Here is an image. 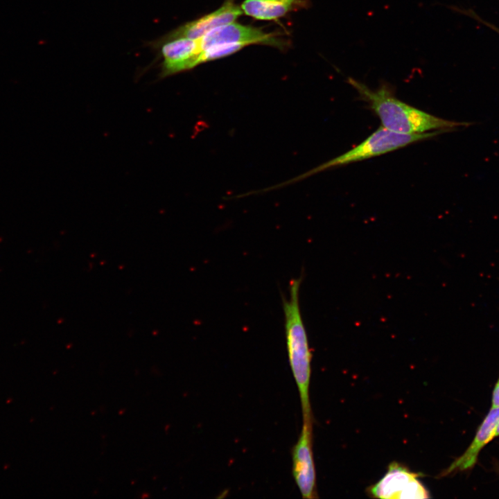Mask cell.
Masks as SVG:
<instances>
[{
	"mask_svg": "<svg viewBox=\"0 0 499 499\" xmlns=\"http://www.w3.org/2000/svg\"><path fill=\"white\" fill-rule=\"evenodd\" d=\"M247 46L242 43H225L211 46L202 51L198 59V64L229 55Z\"/></svg>",
	"mask_w": 499,
	"mask_h": 499,
	"instance_id": "cell-11",
	"label": "cell"
},
{
	"mask_svg": "<svg viewBox=\"0 0 499 499\" xmlns=\"http://www.w3.org/2000/svg\"><path fill=\"white\" fill-rule=\"evenodd\" d=\"M201 48L225 43H242L269 44L279 47L282 43L272 34L265 33L260 28L240 24L231 23L215 28L200 37Z\"/></svg>",
	"mask_w": 499,
	"mask_h": 499,
	"instance_id": "cell-7",
	"label": "cell"
},
{
	"mask_svg": "<svg viewBox=\"0 0 499 499\" xmlns=\"http://www.w3.org/2000/svg\"><path fill=\"white\" fill-rule=\"evenodd\" d=\"M499 421V408H491L480 426L474 439L466 450L456 459L441 475L445 476L456 471H462L473 467L477 462L481 449L493 439V434Z\"/></svg>",
	"mask_w": 499,
	"mask_h": 499,
	"instance_id": "cell-9",
	"label": "cell"
},
{
	"mask_svg": "<svg viewBox=\"0 0 499 499\" xmlns=\"http://www.w3.org/2000/svg\"><path fill=\"white\" fill-rule=\"evenodd\" d=\"M498 436H499V421L496 426L495 430L493 434V437L495 438Z\"/></svg>",
	"mask_w": 499,
	"mask_h": 499,
	"instance_id": "cell-13",
	"label": "cell"
},
{
	"mask_svg": "<svg viewBox=\"0 0 499 499\" xmlns=\"http://www.w3.org/2000/svg\"><path fill=\"white\" fill-rule=\"evenodd\" d=\"M441 132H443L434 131L421 134H402L380 126L361 143L340 156L287 181L265 189V190L269 191V190L280 189L305 180L326 170L377 157L403 148L411 143L432 138Z\"/></svg>",
	"mask_w": 499,
	"mask_h": 499,
	"instance_id": "cell-3",
	"label": "cell"
},
{
	"mask_svg": "<svg viewBox=\"0 0 499 499\" xmlns=\"http://www.w3.org/2000/svg\"><path fill=\"white\" fill-rule=\"evenodd\" d=\"M492 408H499V379L496 384L492 398Z\"/></svg>",
	"mask_w": 499,
	"mask_h": 499,
	"instance_id": "cell-12",
	"label": "cell"
},
{
	"mask_svg": "<svg viewBox=\"0 0 499 499\" xmlns=\"http://www.w3.org/2000/svg\"><path fill=\"white\" fill-rule=\"evenodd\" d=\"M297 0H245L243 12L258 19L271 20L284 16L292 10Z\"/></svg>",
	"mask_w": 499,
	"mask_h": 499,
	"instance_id": "cell-10",
	"label": "cell"
},
{
	"mask_svg": "<svg viewBox=\"0 0 499 499\" xmlns=\"http://www.w3.org/2000/svg\"><path fill=\"white\" fill-rule=\"evenodd\" d=\"M292 475L303 498H317L313 452V420H303L301 430L292 449Z\"/></svg>",
	"mask_w": 499,
	"mask_h": 499,
	"instance_id": "cell-6",
	"label": "cell"
},
{
	"mask_svg": "<svg viewBox=\"0 0 499 499\" xmlns=\"http://www.w3.org/2000/svg\"><path fill=\"white\" fill-rule=\"evenodd\" d=\"M347 82L379 118L381 126L402 134L450 131L470 123L446 120L417 109L397 98L391 86L383 82L376 89L351 77Z\"/></svg>",
	"mask_w": 499,
	"mask_h": 499,
	"instance_id": "cell-1",
	"label": "cell"
},
{
	"mask_svg": "<svg viewBox=\"0 0 499 499\" xmlns=\"http://www.w3.org/2000/svg\"><path fill=\"white\" fill-rule=\"evenodd\" d=\"M151 45L162 59L159 78L190 70L198 64L202 50L200 38L168 37L164 35Z\"/></svg>",
	"mask_w": 499,
	"mask_h": 499,
	"instance_id": "cell-5",
	"label": "cell"
},
{
	"mask_svg": "<svg viewBox=\"0 0 499 499\" xmlns=\"http://www.w3.org/2000/svg\"><path fill=\"white\" fill-rule=\"evenodd\" d=\"M243 14V10L234 0H225L218 10L198 19L186 23L165 35L168 37L198 39L211 30L233 23Z\"/></svg>",
	"mask_w": 499,
	"mask_h": 499,
	"instance_id": "cell-8",
	"label": "cell"
},
{
	"mask_svg": "<svg viewBox=\"0 0 499 499\" xmlns=\"http://www.w3.org/2000/svg\"><path fill=\"white\" fill-rule=\"evenodd\" d=\"M419 476L393 462L383 478L367 489V493L373 498L383 499L428 498L429 492L419 480Z\"/></svg>",
	"mask_w": 499,
	"mask_h": 499,
	"instance_id": "cell-4",
	"label": "cell"
},
{
	"mask_svg": "<svg viewBox=\"0 0 499 499\" xmlns=\"http://www.w3.org/2000/svg\"><path fill=\"white\" fill-rule=\"evenodd\" d=\"M484 23L486 24L487 26H489V27L492 28L493 30H495L496 31H497L498 33H499V29L497 28L496 26H492V25H491V24H489V23H485L484 21Z\"/></svg>",
	"mask_w": 499,
	"mask_h": 499,
	"instance_id": "cell-14",
	"label": "cell"
},
{
	"mask_svg": "<svg viewBox=\"0 0 499 499\" xmlns=\"http://www.w3.org/2000/svg\"><path fill=\"white\" fill-rule=\"evenodd\" d=\"M301 277L289 285V298L282 296L286 347L290 367L297 386L303 420H313L309 396L311 353L299 299Z\"/></svg>",
	"mask_w": 499,
	"mask_h": 499,
	"instance_id": "cell-2",
	"label": "cell"
}]
</instances>
